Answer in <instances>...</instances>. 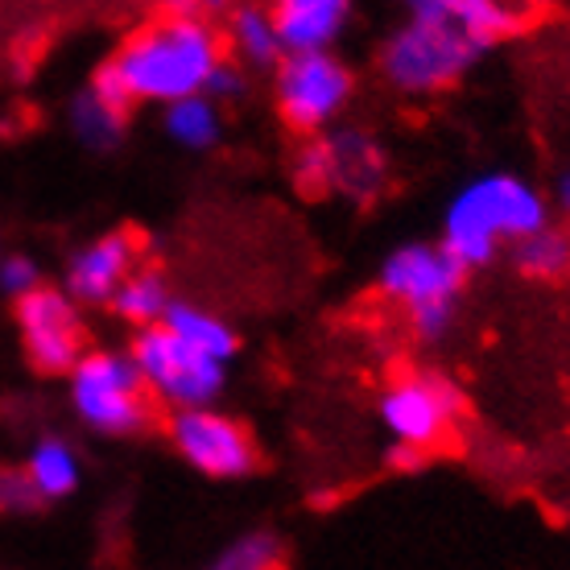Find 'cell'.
<instances>
[{"label":"cell","instance_id":"obj_1","mask_svg":"<svg viewBox=\"0 0 570 570\" xmlns=\"http://www.w3.org/2000/svg\"><path fill=\"white\" fill-rule=\"evenodd\" d=\"M224 62H228L224 29L199 9H174L132 29L108 55L96 79L129 108L137 104L170 108L178 100L203 96Z\"/></svg>","mask_w":570,"mask_h":570},{"label":"cell","instance_id":"obj_2","mask_svg":"<svg viewBox=\"0 0 570 570\" xmlns=\"http://www.w3.org/2000/svg\"><path fill=\"white\" fill-rule=\"evenodd\" d=\"M546 224H550V199L542 186L513 170H488L468 178L451 195L442 212L439 244L463 269H480L492 265L504 248L525 244Z\"/></svg>","mask_w":570,"mask_h":570},{"label":"cell","instance_id":"obj_3","mask_svg":"<svg viewBox=\"0 0 570 570\" xmlns=\"http://www.w3.org/2000/svg\"><path fill=\"white\" fill-rule=\"evenodd\" d=\"M484 50L451 13V0H414L405 21L389 29L376 67L397 96H442L471 75Z\"/></svg>","mask_w":570,"mask_h":570},{"label":"cell","instance_id":"obj_4","mask_svg":"<svg viewBox=\"0 0 570 570\" xmlns=\"http://www.w3.org/2000/svg\"><path fill=\"white\" fill-rule=\"evenodd\" d=\"M463 277H468V269L451 253H442L439 240H410L397 244L381 261L376 289L393 306L405 311L410 327L422 340H442L455 323L459 298H463Z\"/></svg>","mask_w":570,"mask_h":570},{"label":"cell","instance_id":"obj_5","mask_svg":"<svg viewBox=\"0 0 570 570\" xmlns=\"http://www.w3.org/2000/svg\"><path fill=\"white\" fill-rule=\"evenodd\" d=\"M67 401L79 426L104 439H129L149 426L154 397L145 393L141 372L132 368L129 347H87L67 372Z\"/></svg>","mask_w":570,"mask_h":570},{"label":"cell","instance_id":"obj_6","mask_svg":"<svg viewBox=\"0 0 570 570\" xmlns=\"http://www.w3.org/2000/svg\"><path fill=\"white\" fill-rule=\"evenodd\" d=\"M129 356L132 368L141 372L145 393L161 401V405H170V414L207 410V405L219 401V393L228 385V364L207 360L190 343L178 340L174 331L161 327V323L132 331Z\"/></svg>","mask_w":570,"mask_h":570},{"label":"cell","instance_id":"obj_7","mask_svg":"<svg viewBox=\"0 0 570 570\" xmlns=\"http://www.w3.org/2000/svg\"><path fill=\"white\" fill-rule=\"evenodd\" d=\"M389 174V154L381 137L360 125H335L314 137L294 161V183L306 195H340V199H372Z\"/></svg>","mask_w":570,"mask_h":570},{"label":"cell","instance_id":"obj_8","mask_svg":"<svg viewBox=\"0 0 570 570\" xmlns=\"http://www.w3.org/2000/svg\"><path fill=\"white\" fill-rule=\"evenodd\" d=\"M356 96V75L340 55H285L273 67V104L294 132L323 137L343 125Z\"/></svg>","mask_w":570,"mask_h":570},{"label":"cell","instance_id":"obj_9","mask_svg":"<svg viewBox=\"0 0 570 570\" xmlns=\"http://www.w3.org/2000/svg\"><path fill=\"white\" fill-rule=\"evenodd\" d=\"M463 397L439 372L397 376L376 401V422L401 451H434L459 422Z\"/></svg>","mask_w":570,"mask_h":570},{"label":"cell","instance_id":"obj_10","mask_svg":"<svg viewBox=\"0 0 570 570\" xmlns=\"http://www.w3.org/2000/svg\"><path fill=\"white\" fill-rule=\"evenodd\" d=\"M170 446L190 471L207 480H244L257 468V442L240 417L224 414L219 405L170 414Z\"/></svg>","mask_w":570,"mask_h":570},{"label":"cell","instance_id":"obj_11","mask_svg":"<svg viewBox=\"0 0 570 570\" xmlns=\"http://www.w3.org/2000/svg\"><path fill=\"white\" fill-rule=\"evenodd\" d=\"M21 352L46 376H67L87 352L83 306L67 298L62 285H42L29 298L13 302Z\"/></svg>","mask_w":570,"mask_h":570},{"label":"cell","instance_id":"obj_12","mask_svg":"<svg viewBox=\"0 0 570 570\" xmlns=\"http://www.w3.org/2000/svg\"><path fill=\"white\" fill-rule=\"evenodd\" d=\"M137 265V240L129 232H104L91 236L67 257L62 269V289L75 306H108L116 298V289L129 282Z\"/></svg>","mask_w":570,"mask_h":570},{"label":"cell","instance_id":"obj_13","mask_svg":"<svg viewBox=\"0 0 570 570\" xmlns=\"http://www.w3.org/2000/svg\"><path fill=\"white\" fill-rule=\"evenodd\" d=\"M269 13L285 55H335L356 17L347 0H282Z\"/></svg>","mask_w":570,"mask_h":570},{"label":"cell","instance_id":"obj_14","mask_svg":"<svg viewBox=\"0 0 570 570\" xmlns=\"http://www.w3.org/2000/svg\"><path fill=\"white\" fill-rule=\"evenodd\" d=\"M129 104L112 96L100 79H91L87 87H79L71 100V132L75 141L91 149V154H108L116 145L125 141V132H129Z\"/></svg>","mask_w":570,"mask_h":570},{"label":"cell","instance_id":"obj_15","mask_svg":"<svg viewBox=\"0 0 570 570\" xmlns=\"http://www.w3.org/2000/svg\"><path fill=\"white\" fill-rule=\"evenodd\" d=\"M224 50H228V62H236L240 71H273L285 58L273 13L261 4L232 9L228 26H224Z\"/></svg>","mask_w":570,"mask_h":570},{"label":"cell","instance_id":"obj_16","mask_svg":"<svg viewBox=\"0 0 570 570\" xmlns=\"http://www.w3.org/2000/svg\"><path fill=\"white\" fill-rule=\"evenodd\" d=\"M21 471H26L29 488H33V497L42 500V504L46 500L75 497L79 484H83V459H79L71 442L58 439V434H46V439L33 442Z\"/></svg>","mask_w":570,"mask_h":570},{"label":"cell","instance_id":"obj_17","mask_svg":"<svg viewBox=\"0 0 570 570\" xmlns=\"http://www.w3.org/2000/svg\"><path fill=\"white\" fill-rule=\"evenodd\" d=\"M161 327L174 331L178 340L190 343L195 352H203V356L215 360V364H232L236 352H240V335L232 331L228 318L207 311V306H199V302L174 298L170 311H166V318H161Z\"/></svg>","mask_w":570,"mask_h":570},{"label":"cell","instance_id":"obj_18","mask_svg":"<svg viewBox=\"0 0 570 570\" xmlns=\"http://www.w3.org/2000/svg\"><path fill=\"white\" fill-rule=\"evenodd\" d=\"M224 125H228L224 104H215L207 91L161 108V129L186 154H207V149H215V145L224 141Z\"/></svg>","mask_w":570,"mask_h":570},{"label":"cell","instance_id":"obj_19","mask_svg":"<svg viewBox=\"0 0 570 570\" xmlns=\"http://www.w3.org/2000/svg\"><path fill=\"white\" fill-rule=\"evenodd\" d=\"M170 302H174L170 282L157 269H145L141 265L129 282L116 289V298L108 302V306H112V314L120 323H129L132 331H145V327H157V323L166 318Z\"/></svg>","mask_w":570,"mask_h":570},{"label":"cell","instance_id":"obj_20","mask_svg":"<svg viewBox=\"0 0 570 570\" xmlns=\"http://www.w3.org/2000/svg\"><path fill=\"white\" fill-rule=\"evenodd\" d=\"M451 13H455V21L463 26V33H468L471 42L480 46L484 55L492 50V46L509 42L517 29L525 26L521 9L500 4V0H451Z\"/></svg>","mask_w":570,"mask_h":570},{"label":"cell","instance_id":"obj_21","mask_svg":"<svg viewBox=\"0 0 570 570\" xmlns=\"http://www.w3.org/2000/svg\"><path fill=\"white\" fill-rule=\"evenodd\" d=\"M513 257H517V265H521V273L538 277V282H554V277H562V273L570 269V232L546 224V228L533 232L525 244H517Z\"/></svg>","mask_w":570,"mask_h":570},{"label":"cell","instance_id":"obj_22","mask_svg":"<svg viewBox=\"0 0 570 570\" xmlns=\"http://www.w3.org/2000/svg\"><path fill=\"white\" fill-rule=\"evenodd\" d=\"M282 562V542L269 529H248L240 538H232L219 554L212 558L207 570H277Z\"/></svg>","mask_w":570,"mask_h":570},{"label":"cell","instance_id":"obj_23","mask_svg":"<svg viewBox=\"0 0 570 570\" xmlns=\"http://www.w3.org/2000/svg\"><path fill=\"white\" fill-rule=\"evenodd\" d=\"M42 265L29 257V253H0V298L21 302L33 289H42Z\"/></svg>","mask_w":570,"mask_h":570},{"label":"cell","instance_id":"obj_24","mask_svg":"<svg viewBox=\"0 0 570 570\" xmlns=\"http://www.w3.org/2000/svg\"><path fill=\"white\" fill-rule=\"evenodd\" d=\"M42 500L33 497V488H29L26 471H0V513H29V509H38Z\"/></svg>","mask_w":570,"mask_h":570},{"label":"cell","instance_id":"obj_25","mask_svg":"<svg viewBox=\"0 0 570 570\" xmlns=\"http://www.w3.org/2000/svg\"><path fill=\"white\" fill-rule=\"evenodd\" d=\"M244 91H248V75L236 67V62H224L219 71H215V79L207 83V96H212L215 104H228V100H240Z\"/></svg>","mask_w":570,"mask_h":570},{"label":"cell","instance_id":"obj_26","mask_svg":"<svg viewBox=\"0 0 570 570\" xmlns=\"http://www.w3.org/2000/svg\"><path fill=\"white\" fill-rule=\"evenodd\" d=\"M558 203H562V207L570 212V166L562 170V178H558Z\"/></svg>","mask_w":570,"mask_h":570}]
</instances>
